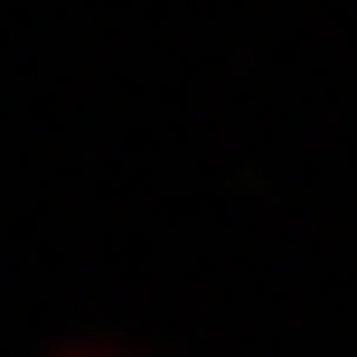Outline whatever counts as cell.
<instances>
[{
	"label": "cell",
	"mask_w": 357,
	"mask_h": 357,
	"mask_svg": "<svg viewBox=\"0 0 357 357\" xmlns=\"http://www.w3.org/2000/svg\"><path fill=\"white\" fill-rule=\"evenodd\" d=\"M56 357H132V348H123V339H66Z\"/></svg>",
	"instance_id": "6da1fadb"
}]
</instances>
